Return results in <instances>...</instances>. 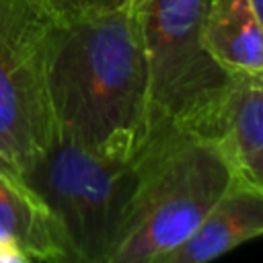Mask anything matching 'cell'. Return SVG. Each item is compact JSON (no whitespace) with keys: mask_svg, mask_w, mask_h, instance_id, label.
<instances>
[{"mask_svg":"<svg viewBox=\"0 0 263 263\" xmlns=\"http://www.w3.org/2000/svg\"><path fill=\"white\" fill-rule=\"evenodd\" d=\"M47 88L60 138L136 160L148 136V64L138 12L53 23Z\"/></svg>","mask_w":263,"mask_h":263,"instance_id":"cell-1","label":"cell"},{"mask_svg":"<svg viewBox=\"0 0 263 263\" xmlns=\"http://www.w3.org/2000/svg\"><path fill=\"white\" fill-rule=\"evenodd\" d=\"M132 212L109 263H158L183 245L234 179L216 138L173 132L136 156Z\"/></svg>","mask_w":263,"mask_h":263,"instance_id":"cell-2","label":"cell"},{"mask_svg":"<svg viewBox=\"0 0 263 263\" xmlns=\"http://www.w3.org/2000/svg\"><path fill=\"white\" fill-rule=\"evenodd\" d=\"M205 6L208 0H146L136 10L148 64L146 144L179 129L218 140L236 74L205 45Z\"/></svg>","mask_w":263,"mask_h":263,"instance_id":"cell-3","label":"cell"},{"mask_svg":"<svg viewBox=\"0 0 263 263\" xmlns=\"http://www.w3.org/2000/svg\"><path fill=\"white\" fill-rule=\"evenodd\" d=\"M21 177L49 212L70 263L111 261L138 187L136 160L58 136Z\"/></svg>","mask_w":263,"mask_h":263,"instance_id":"cell-4","label":"cell"},{"mask_svg":"<svg viewBox=\"0 0 263 263\" xmlns=\"http://www.w3.org/2000/svg\"><path fill=\"white\" fill-rule=\"evenodd\" d=\"M51 27L33 0H0V164L16 175L58 138L47 88Z\"/></svg>","mask_w":263,"mask_h":263,"instance_id":"cell-5","label":"cell"},{"mask_svg":"<svg viewBox=\"0 0 263 263\" xmlns=\"http://www.w3.org/2000/svg\"><path fill=\"white\" fill-rule=\"evenodd\" d=\"M257 236H263V191L234 175L193 234L158 263H205Z\"/></svg>","mask_w":263,"mask_h":263,"instance_id":"cell-6","label":"cell"},{"mask_svg":"<svg viewBox=\"0 0 263 263\" xmlns=\"http://www.w3.org/2000/svg\"><path fill=\"white\" fill-rule=\"evenodd\" d=\"M0 242L16 245L29 261L70 263L49 212L21 175L0 164Z\"/></svg>","mask_w":263,"mask_h":263,"instance_id":"cell-7","label":"cell"},{"mask_svg":"<svg viewBox=\"0 0 263 263\" xmlns=\"http://www.w3.org/2000/svg\"><path fill=\"white\" fill-rule=\"evenodd\" d=\"M218 142L238 179L263 191V78L236 74Z\"/></svg>","mask_w":263,"mask_h":263,"instance_id":"cell-8","label":"cell"},{"mask_svg":"<svg viewBox=\"0 0 263 263\" xmlns=\"http://www.w3.org/2000/svg\"><path fill=\"white\" fill-rule=\"evenodd\" d=\"M203 39L230 74H263V23L251 0H208Z\"/></svg>","mask_w":263,"mask_h":263,"instance_id":"cell-9","label":"cell"},{"mask_svg":"<svg viewBox=\"0 0 263 263\" xmlns=\"http://www.w3.org/2000/svg\"><path fill=\"white\" fill-rule=\"evenodd\" d=\"M53 23L95 18L119 10H132V0H33Z\"/></svg>","mask_w":263,"mask_h":263,"instance_id":"cell-10","label":"cell"},{"mask_svg":"<svg viewBox=\"0 0 263 263\" xmlns=\"http://www.w3.org/2000/svg\"><path fill=\"white\" fill-rule=\"evenodd\" d=\"M251 2H253L255 10H257V16H259L261 23H263V0H251Z\"/></svg>","mask_w":263,"mask_h":263,"instance_id":"cell-11","label":"cell"},{"mask_svg":"<svg viewBox=\"0 0 263 263\" xmlns=\"http://www.w3.org/2000/svg\"><path fill=\"white\" fill-rule=\"evenodd\" d=\"M146 0H132V10H138Z\"/></svg>","mask_w":263,"mask_h":263,"instance_id":"cell-12","label":"cell"},{"mask_svg":"<svg viewBox=\"0 0 263 263\" xmlns=\"http://www.w3.org/2000/svg\"><path fill=\"white\" fill-rule=\"evenodd\" d=\"M261 78H263V74H261Z\"/></svg>","mask_w":263,"mask_h":263,"instance_id":"cell-13","label":"cell"}]
</instances>
